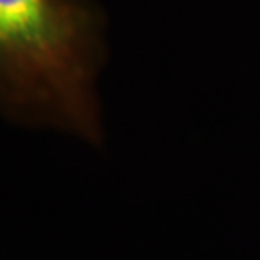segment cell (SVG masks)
Instances as JSON below:
<instances>
[{"label":"cell","mask_w":260,"mask_h":260,"mask_svg":"<svg viewBox=\"0 0 260 260\" xmlns=\"http://www.w3.org/2000/svg\"><path fill=\"white\" fill-rule=\"evenodd\" d=\"M108 19L98 0H0V108L19 125L103 142L96 78Z\"/></svg>","instance_id":"6da1fadb"}]
</instances>
